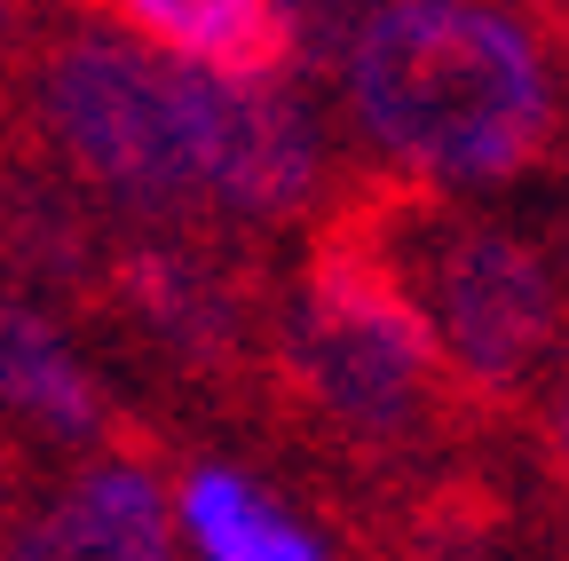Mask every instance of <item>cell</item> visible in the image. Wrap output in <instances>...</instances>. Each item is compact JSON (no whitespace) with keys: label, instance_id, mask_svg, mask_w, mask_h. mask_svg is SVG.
<instances>
[{"label":"cell","instance_id":"6da1fadb","mask_svg":"<svg viewBox=\"0 0 569 561\" xmlns=\"http://www.w3.org/2000/svg\"><path fill=\"white\" fill-rule=\"evenodd\" d=\"M348 103L388 159L436 182L522 174L553 143L538 48L475 0H388L348 48Z\"/></svg>","mask_w":569,"mask_h":561},{"label":"cell","instance_id":"7a4b0ae2","mask_svg":"<svg viewBox=\"0 0 569 561\" xmlns=\"http://www.w3.org/2000/svg\"><path fill=\"white\" fill-rule=\"evenodd\" d=\"M356 198H365L372 230L388 238L419 317L436 324L451 388L475 411L515 403L561 332L546 261L530 246H515L507 230H482V222L451 214V206H436L427 190L380 182V190H356Z\"/></svg>","mask_w":569,"mask_h":561},{"label":"cell","instance_id":"3957f363","mask_svg":"<svg viewBox=\"0 0 569 561\" xmlns=\"http://www.w3.org/2000/svg\"><path fill=\"white\" fill-rule=\"evenodd\" d=\"M40 127L71 174H88L134 214H190L206 198L198 143L182 119V72L127 40L71 32L40 63Z\"/></svg>","mask_w":569,"mask_h":561},{"label":"cell","instance_id":"277c9868","mask_svg":"<svg viewBox=\"0 0 569 561\" xmlns=\"http://www.w3.org/2000/svg\"><path fill=\"white\" fill-rule=\"evenodd\" d=\"M174 72H182V119L198 143L206 198L253 222L301 214L317 190V127L301 119V103L277 96L269 80H222L198 63H174Z\"/></svg>","mask_w":569,"mask_h":561},{"label":"cell","instance_id":"5b68a950","mask_svg":"<svg viewBox=\"0 0 569 561\" xmlns=\"http://www.w3.org/2000/svg\"><path fill=\"white\" fill-rule=\"evenodd\" d=\"M111 293H119V309L151 332L174 364H190V372H238L246 332H253V277L222 246H190V238L119 246Z\"/></svg>","mask_w":569,"mask_h":561},{"label":"cell","instance_id":"8992f818","mask_svg":"<svg viewBox=\"0 0 569 561\" xmlns=\"http://www.w3.org/2000/svg\"><path fill=\"white\" fill-rule=\"evenodd\" d=\"M0 561H174L167 545V490L142 467H88L56 507H40Z\"/></svg>","mask_w":569,"mask_h":561},{"label":"cell","instance_id":"52a82bcc","mask_svg":"<svg viewBox=\"0 0 569 561\" xmlns=\"http://www.w3.org/2000/svg\"><path fill=\"white\" fill-rule=\"evenodd\" d=\"M80 9L111 17L119 40H151L174 63H198L222 80H277L301 56L277 0H80Z\"/></svg>","mask_w":569,"mask_h":561},{"label":"cell","instance_id":"ba28073f","mask_svg":"<svg viewBox=\"0 0 569 561\" xmlns=\"http://www.w3.org/2000/svg\"><path fill=\"white\" fill-rule=\"evenodd\" d=\"M0 411L32 419V428L56 435V443L127 435V428H111V403L88 380V364L71 357V340L32 301H9V293H0Z\"/></svg>","mask_w":569,"mask_h":561},{"label":"cell","instance_id":"9c48e42d","mask_svg":"<svg viewBox=\"0 0 569 561\" xmlns=\"http://www.w3.org/2000/svg\"><path fill=\"white\" fill-rule=\"evenodd\" d=\"M182 530L206 561H325V545L293 514L269 507V490L222 467H198L182 482Z\"/></svg>","mask_w":569,"mask_h":561},{"label":"cell","instance_id":"30bf717a","mask_svg":"<svg viewBox=\"0 0 569 561\" xmlns=\"http://www.w3.org/2000/svg\"><path fill=\"white\" fill-rule=\"evenodd\" d=\"M277 9L293 24V40L309 48V63H332V56L356 48V32H365L388 0H277Z\"/></svg>","mask_w":569,"mask_h":561},{"label":"cell","instance_id":"8fae6325","mask_svg":"<svg viewBox=\"0 0 569 561\" xmlns=\"http://www.w3.org/2000/svg\"><path fill=\"white\" fill-rule=\"evenodd\" d=\"M546 467L569 482V364H561V380L546 395Z\"/></svg>","mask_w":569,"mask_h":561},{"label":"cell","instance_id":"7c38bea8","mask_svg":"<svg viewBox=\"0 0 569 561\" xmlns=\"http://www.w3.org/2000/svg\"><path fill=\"white\" fill-rule=\"evenodd\" d=\"M9 56H17V9L0 0V63H9Z\"/></svg>","mask_w":569,"mask_h":561}]
</instances>
